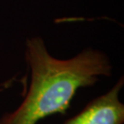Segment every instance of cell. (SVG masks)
Returning a JSON list of instances; mask_svg holds the SVG:
<instances>
[{
	"label": "cell",
	"instance_id": "cell-2",
	"mask_svg": "<svg viewBox=\"0 0 124 124\" xmlns=\"http://www.w3.org/2000/svg\"><path fill=\"white\" fill-rule=\"evenodd\" d=\"M123 77L106 94L90 101L77 115L63 124H123L124 105L120 100Z\"/></svg>",
	"mask_w": 124,
	"mask_h": 124
},
{
	"label": "cell",
	"instance_id": "cell-1",
	"mask_svg": "<svg viewBox=\"0 0 124 124\" xmlns=\"http://www.w3.org/2000/svg\"><path fill=\"white\" fill-rule=\"evenodd\" d=\"M25 58L31 73L29 90L17 109L0 118V124H36L64 113L78 89L94 85L99 76H109L112 71L109 59L98 50L88 48L61 60L48 52L40 37L26 40Z\"/></svg>",
	"mask_w": 124,
	"mask_h": 124
}]
</instances>
